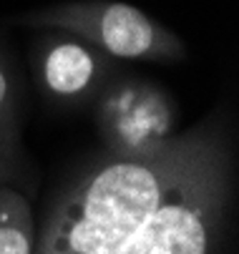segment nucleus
Listing matches in <instances>:
<instances>
[{
	"mask_svg": "<svg viewBox=\"0 0 239 254\" xmlns=\"http://www.w3.org/2000/svg\"><path fill=\"white\" fill-rule=\"evenodd\" d=\"M15 154V124H13V96L3 65H0V166Z\"/></svg>",
	"mask_w": 239,
	"mask_h": 254,
	"instance_id": "7",
	"label": "nucleus"
},
{
	"mask_svg": "<svg viewBox=\"0 0 239 254\" xmlns=\"http://www.w3.org/2000/svg\"><path fill=\"white\" fill-rule=\"evenodd\" d=\"M38 25L63 28L116 58L164 61L181 58L184 48L166 28L128 3H78L33 18Z\"/></svg>",
	"mask_w": 239,
	"mask_h": 254,
	"instance_id": "3",
	"label": "nucleus"
},
{
	"mask_svg": "<svg viewBox=\"0 0 239 254\" xmlns=\"http://www.w3.org/2000/svg\"><path fill=\"white\" fill-rule=\"evenodd\" d=\"M98 126L111 156L141 159L174 138V108L166 93L149 83H123L101 101Z\"/></svg>",
	"mask_w": 239,
	"mask_h": 254,
	"instance_id": "4",
	"label": "nucleus"
},
{
	"mask_svg": "<svg viewBox=\"0 0 239 254\" xmlns=\"http://www.w3.org/2000/svg\"><path fill=\"white\" fill-rule=\"evenodd\" d=\"M109 63L81 41H53L41 58L46 91L63 101L86 98L106 76Z\"/></svg>",
	"mask_w": 239,
	"mask_h": 254,
	"instance_id": "5",
	"label": "nucleus"
},
{
	"mask_svg": "<svg viewBox=\"0 0 239 254\" xmlns=\"http://www.w3.org/2000/svg\"><path fill=\"white\" fill-rule=\"evenodd\" d=\"M0 254H33L30 206L10 187H0Z\"/></svg>",
	"mask_w": 239,
	"mask_h": 254,
	"instance_id": "6",
	"label": "nucleus"
},
{
	"mask_svg": "<svg viewBox=\"0 0 239 254\" xmlns=\"http://www.w3.org/2000/svg\"><path fill=\"white\" fill-rule=\"evenodd\" d=\"M224 206V146L217 133L181 174L161 206L119 254H209Z\"/></svg>",
	"mask_w": 239,
	"mask_h": 254,
	"instance_id": "2",
	"label": "nucleus"
},
{
	"mask_svg": "<svg viewBox=\"0 0 239 254\" xmlns=\"http://www.w3.org/2000/svg\"><path fill=\"white\" fill-rule=\"evenodd\" d=\"M212 131L177 136L141 159L111 156L65 196L48 222L38 254H119L172 194L209 143Z\"/></svg>",
	"mask_w": 239,
	"mask_h": 254,
	"instance_id": "1",
	"label": "nucleus"
}]
</instances>
